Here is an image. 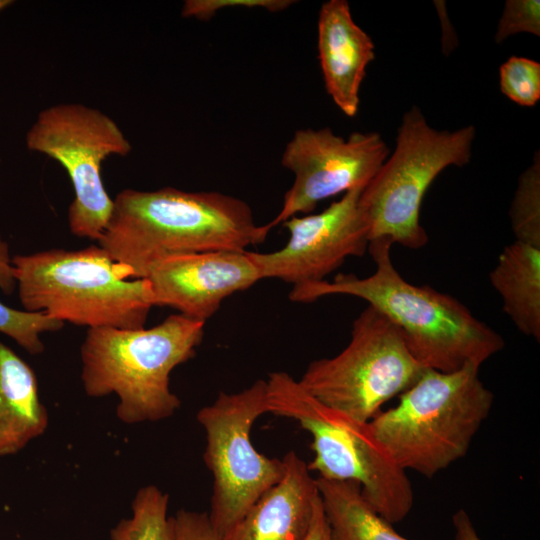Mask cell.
<instances>
[{
	"instance_id": "6da1fadb",
	"label": "cell",
	"mask_w": 540,
	"mask_h": 540,
	"mask_svg": "<svg viewBox=\"0 0 540 540\" xmlns=\"http://www.w3.org/2000/svg\"><path fill=\"white\" fill-rule=\"evenodd\" d=\"M393 244L387 238L369 242L375 264L371 275L341 273L333 281L293 286L289 299L302 303L329 295L363 299L398 328L415 359L429 369L480 368L504 348L503 338L456 298L406 281L392 262Z\"/></svg>"
},
{
	"instance_id": "7a4b0ae2",
	"label": "cell",
	"mask_w": 540,
	"mask_h": 540,
	"mask_svg": "<svg viewBox=\"0 0 540 540\" xmlns=\"http://www.w3.org/2000/svg\"><path fill=\"white\" fill-rule=\"evenodd\" d=\"M271 230L256 224L249 205L216 191L174 187L124 189L114 199L111 218L97 241L114 260L142 279L151 264L176 254L247 251Z\"/></svg>"
},
{
	"instance_id": "3957f363",
	"label": "cell",
	"mask_w": 540,
	"mask_h": 540,
	"mask_svg": "<svg viewBox=\"0 0 540 540\" xmlns=\"http://www.w3.org/2000/svg\"><path fill=\"white\" fill-rule=\"evenodd\" d=\"M204 327L178 313L148 329L88 328L80 348L84 392L116 395V416L124 424L173 416L181 400L170 388V374L195 355Z\"/></svg>"
},
{
	"instance_id": "277c9868",
	"label": "cell",
	"mask_w": 540,
	"mask_h": 540,
	"mask_svg": "<svg viewBox=\"0 0 540 540\" xmlns=\"http://www.w3.org/2000/svg\"><path fill=\"white\" fill-rule=\"evenodd\" d=\"M12 265L23 309L64 324L139 329L155 306L148 280L99 245L18 254Z\"/></svg>"
},
{
	"instance_id": "5b68a950",
	"label": "cell",
	"mask_w": 540,
	"mask_h": 540,
	"mask_svg": "<svg viewBox=\"0 0 540 540\" xmlns=\"http://www.w3.org/2000/svg\"><path fill=\"white\" fill-rule=\"evenodd\" d=\"M467 365L449 372L426 368L369 425L404 470L431 478L463 458L492 408L493 393Z\"/></svg>"
},
{
	"instance_id": "8992f818",
	"label": "cell",
	"mask_w": 540,
	"mask_h": 540,
	"mask_svg": "<svg viewBox=\"0 0 540 540\" xmlns=\"http://www.w3.org/2000/svg\"><path fill=\"white\" fill-rule=\"evenodd\" d=\"M266 383L268 413L296 420L311 435V472L326 480L358 483L365 500L391 524L409 514L414 496L407 472L375 437L369 422L323 405L287 372L270 373Z\"/></svg>"
},
{
	"instance_id": "52a82bcc",
	"label": "cell",
	"mask_w": 540,
	"mask_h": 540,
	"mask_svg": "<svg viewBox=\"0 0 540 540\" xmlns=\"http://www.w3.org/2000/svg\"><path fill=\"white\" fill-rule=\"evenodd\" d=\"M475 134L473 125L436 130L418 107L404 114L395 150L360 195L369 242L387 238L410 249L426 245L428 236L420 224L424 195L446 167L470 162Z\"/></svg>"
},
{
	"instance_id": "ba28073f",
	"label": "cell",
	"mask_w": 540,
	"mask_h": 540,
	"mask_svg": "<svg viewBox=\"0 0 540 540\" xmlns=\"http://www.w3.org/2000/svg\"><path fill=\"white\" fill-rule=\"evenodd\" d=\"M425 369L398 328L368 305L353 321L348 345L333 357L311 362L298 383L323 405L369 422Z\"/></svg>"
},
{
	"instance_id": "9c48e42d",
	"label": "cell",
	"mask_w": 540,
	"mask_h": 540,
	"mask_svg": "<svg viewBox=\"0 0 540 540\" xmlns=\"http://www.w3.org/2000/svg\"><path fill=\"white\" fill-rule=\"evenodd\" d=\"M268 413L266 380L235 393L220 392L196 415L205 432L203 460L212 474L209 520L223 538L284 474L282 459L258 452L250 432Z\"/></svg>"
},
{
	"instance_id": "30bf717a",
	"label": "cell",
	"mask_w": 540,
	"mask_h": 540,
	"mask_svg": "<svg viewBox=\"0 0 540 540\" xmlns=\"http://www.w3.org/2000/svg\"><path fill=\"white\" fill-rule=\"evenodd\" d=\"M25 142L29 150L47 155L66 170L74 189L67 216L71 233L98 241L114 208L103 184L102 163L132 150L118 124L96 108L58 104L38 114Z\"/></svg>"
},
{
	"instance_id": "8fae6325",
	"label": "cell",
	"mask_w": 540,
	"mask_h": 540,
	"mask_svg": "<svg viewBox=\"0 0 540 540\" xmlns=\"http://www.w3.org/2000/svg\"><path fill=\"white\" fill-rule=\"evenodd\" d=\"M388 156L377 132H353L345 139L330 128L297 130L281 159L294 181L280 212L266 226L272 230L293 216L311 213L324 199L365 188Z\"/></svg>"
},
{
	"instance_id": "7c38bea8",
	"label": "cell",
	"mask_w": 540,
	"mask_h": 540,
	"mask_svg": "<svg viewBox=\"0 0 540 540\" xmlns=\"http://www.w3.org/2000/svg\"><path fill=\"white\" fill-rule=\"evenodd\" d=\"M363 189L348 191L318 214L286 220L282 224L289 239L281 249L248 251L261 279H279L293 286L320 282L348 257L362 256L369 244V228L359 204Z\"/></svg>"
},
{
	"instance_id": "4fadbf2b",
	"label": "cell",
	"mask_w": 540,
	"mask_h": 540,
	"mask_svg": "<svg viewBox=\"0 0 540 540\" xmlns=\"http://www.w3.org/2000/svg\"><path fill=\"white\" fill-rule=\"evenodd\" d=\"M155 306H168L190 319L206 322L222 302L261 280L248 251H211L170 255L151 264Z\"/></svg>"
},
{
	"instance_id": "5bb4252c",
	"label": "cell",
	"mask_w": 540,
	"mask_h": 540,
	"mask_svg": "<svg viewBox=\"0 0 540 540\" xmlns=\"http://www.w3.org/2000/svg\"><path fill=\"white\" fill-rule=\"evenodd\" d=\"M281 480L249 508L222 540H306L320 497L307 463L295 451L283 458Z\"/></svg>"
},
{
	"instance_id": "9a60e30c",
	"label": "cell",
	"mask_w": 540,
	"mask_h": 540,
	"mask_svg": "<svg viewBox=\"0 0 540 540\" xmlns=\"http://www.w3.org/2000/svg\"><path fill=\"white\" fill-rule=\"evenodd\" d=\"M317 48L327 93L346 116L354 117L366 68L375 58V46L370 36L354 22L346 0H329L322 4Z\"/></svg>"
},
{
	"instance_id": "2e32d148",
	"label": "cell",
	"mask_w": 540,
	"mask_h": 540,
	"mask_svg": "<svg viewBox=\"0 0 540 540\" xmlns=\"http://www.w3.org/2000/svg\"><path fill=\"white\" fill-rule=\"evenodd\" d=\"M48 424L34 370L0 341V457L23 450L45 433Z\"/></svg>"
},
{
	"instance_id": "e0dca14e",
	"label": "cell",
	"mask_w": 540,
	"mask_h": 540,
	"mask_svg": "<svg viewBox=\"0 0 540 540\" xmlns=\"http://www.w3.org/2000/svg\"><path fill=\"white\" fill-rule=\"evenodd\" d=\"M489 279L517 329L539 342L540 247L516 240L505 246Z\"/></svg>"
},
{
	"instance_id": "ac0fdd59",
	"label": "cell",
	"mask_w": 540,
	"mask_h": 540,
	"mask_svg": "<svg viewBox=\"0 0 540 540\" xmlns=\"http://www.w3.org/2000/svg\"><path fill=\"white\" fill-rule=\"evenodd\" d=\"M316 484L336 540H408L370 506L358 483L317 477Z\"/></svg>"
},
{
	"instance_id": "d6986e66",
	"label": "cell",
	"mask_w": 540,
	"mask_h": 540,
	"mask_svg": "<svg viewBox=\"0 0 540 540\" xmlns=\"http://www.w3.org/2000/svg\"><path fill=\"white\" fill-rule=\"evenodd\" d=\"M17 288L9 245L0 234V290L6 295ZM64 323L42 312L9 307L0 301V333L15 341L29 354L44 351L41 334L62 329Z\"/></svg>"
},
{
	"instance_id": "ffe728a7",
	"label": "cell",
	"mask_w": 540,
	"mask_h": 540,
	"mask_svg": "<svg viewBox=\"0 0 540 540\" xmlns=\"http://www.w3.org/2000/svg\"><path fill=\"white\" fill-rule=\"evenodd\" d=\"M169 495L156 485L139 488L131 503V514L111 530L110 540H173Z\"/></svg>"
},
{
	"instance_id": "44dd1931",
	"label": "cell",
	"mask_w": 540,
	"mask_h": 540,
	"mask_svg": "<svg viewBox=\"0 0 540 540\" xmlns=\"http://www.w3.org/2000/svg\"><path fill=\"white\" fill-rule=\"evenodd\" d=\"M516 241L540 247V156L520 175L509 211Z\"/></svg>"
},
{
	"instance_id": "7402d4cb",
	"label": "cell",
	"mask_w": 540,
	"mask_h": 540,
	"mask_svg": "<svg viewBox=\"0 0 540 540\" xmlns=\"http://www.w3.org/2000/svg\"><path fill=\"white\" fill-rule=\"evenodd\" d=\"M500 89L520 106L532 107L540 99V63L512 56L500 67Z\"/></svg>"
},
{
	"instance_id": "603a6c76",
	"label": "cell",
	"mask_w": 540,
	"mask_h": 540,
	"mask_svg": "<svg viewBox=\"0 0 540 540\" xmlns=\"http://www.w3.org/2000/svg\"><path fill=\"white\" fill-rule=\"evenodd\" d=\"M527 32L540 36L539 0H507L497 25L495 42L502 43L508 37Z\"/></svg>"
},
{
	"instance_id": "cb8c5ba5",
	"label": "cell",
	"mask_w": 540,
	"mask_h": 540,
	"mask_svg": "<svg viewBox=\"0 0 540 540\" xmlns=\"http://www.w3.org/2000/svg\"><path fill=\"white\" fill-rule=\"evenodd\" d=\"M293 0H186L181 15L186 18H196L209 21L219 11L228 8L265 9L270 12H280L289 8Z\"/></svg>"
},
{
	"instance_id": "d4e9b609",
	"label": "cell",
	"mask_w": 540,
	"mask_h": 540,
	"mask_svg": "<svg viewBox=\"0 0 540 540\" xmlns=\"http://www.w3.org/2000/svg\"><path fill=\"white\" fill-rule=\"evenodd\" d=\"M171 521L173 540H222L206 512L180 509Z\"/></svg>"
},
{
	"instance_id": "484cf974",
	"label": "cell",
	"mask_w": 540,
	"mask_h": 540,
	"mask_svg": "<svg viewBox=\"0 0 540 540\" xmlns=\"http://www.w3.org/2000/svg\"><path fill=\"white\" fill-rule=\"evenodd\" d=\"M306 540H336L323 511L319 497L313 515V520Z\"/></svg>"
},
{
	"instance_id": "4316f807",
	"label": "cell",
	"mask_w": 540,
	"mask_h": 540,
	"mask_svg": "<svg viewBox=\"0 0 540 540\" xmlns=\"http://www.w3.org/2000/svg\"><path fill=\"white\" fill-rule=\"evenodd\" d=\"M455 540H482L468 513L460 509L452 517Z\"/></svg>"
},
{
	"instance_id": "83f0119b",
	"label": "cell",
	"mask_w": 540,
	"mask_h": 540,
	"mask_svg": "<svg viewBox=\"0 0 540 540\" xmlns=\"http://www.w3.org/2000/svg\"><path fill=\"white\" fill-rule=\"evenodd\" d=\"M12 3V0H0V12L10 6Z\"/></svg>"
}]
</instances>
